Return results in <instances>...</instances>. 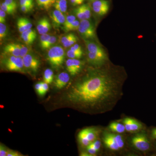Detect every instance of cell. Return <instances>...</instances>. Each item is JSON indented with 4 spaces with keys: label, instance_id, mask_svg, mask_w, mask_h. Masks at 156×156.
<instances>
[{
    "label": "cell",
    "instance_id": "6da1fadb",
    "mask_svg": "<svg viewBox=\"0 0 156 156\" xmlns=\"http://www.w3.org/2000/svg\"><path fill=\"white\" fill-rule=\"evenodd\" d=\"M102 66L90 71L74 84L66 95L69 101L82 108L102 111L114 106L122 95L124 79L117 69Z\"/></svg>",
    "mask_w": 156,
    "mask_h": 156
},
{
    "label": "cell",
    "instance_id": "7a4b0ae2",
    "mask_svg": "<svg viewBox=\"0 0 156 156\" xmlns=\"http://www.w3.org/2000/svg\"><path fill=\"white\" fill-rule=\"evenodd\" d=\"M65 58V52L63 48L60 46H54L49 49L47 59L50 65L55 69H58L62 66Z\"/></svg>",
    "mask_w": 156,
    "mask_h": 156
},
{
    "label": "cell",
    "instance_id": "3957f363",
    "mask_svg": "<svg viewBox=\"0 0 156 156\" xmlns=\"http://www.w3.org/2000/svg\"><path fill=\"white\" fill-rule=\"evenodd\" d=\"M103 141L105 146L112 151L119 150L125 145L122 136L119 134L105 132L104 134Z\"/></svg>",
    "mask_w": 156,
    "mask_h": 156
},
{
    "label": "cell",
    "instance_id": "277c9868",
    "mask_svg": "<svg viewBox=\"0 0 156 156\" xmlns=\"http://www.w3.org/2000/svg\"><path fill=\"white\" fill-rule=\"evenodd\" d=\"M5 67L10 71L24 73V67L23 58L20 56H7L3 60Z\"/></svg>",
    "mask_w": 156,
    "mask_h": 156
},
{
    "label": "cell",
    "instance_id": "5b68a950",
    "mask_svg": "<svg viewBox=\"0 0 156 156\" xmlns=\"http://www.w3.org/2000/svg\"><path fill=\"white\" fill-rule=\"evenodd\" d=\"M78 30L84 40H91L96 37L95 27L89 20H81Z\"/></svg>",
    "mask_w": 156,
    "mask_h": 156
},
{
    "label": "cell",
    "instance_id": "8992f818",
    "mask_svg": "<svg viewBox=\"0 0 156 156\" xmlns=\"http://www.w3.org/2000/svg\"><path fill=\"white\" fill-rule=\"evenodd\" d=\"M131 142L134 147L141 151H146L150 148V143L145 134H136L132 137Z\"/></svg>",
    "mask_w": 156,
    "mask_h": 156
},
{
    "label": "cell",
    "instance_id": "52a82bcc",
    "mask_svg": "<svg viewBox=\"0 0 156 156\" xmlns=\"http://www.w3.org/2000/svg\"><path fill=\"white\" fill-rule=\"evenodd\" d=\"M23 60L26 69L31 72H37L40 67L41 62L36 56L29 53L23 58Z\"/></svg>",
    "mask_w": 156,
    "mask_h": 156
},
{
    "label": "cell",
    "instance_id": "ba28073f",
    "mask_svg": "<svg viewBox=\"0 0 156 156\" xmlns=\"http://www.w3.org/2000/svg\"><path fill=\"white\" fill-rule=\"evenodd\" d=\"M92 7L95 14L99 16H103L108 13L110 4L107 0H94Z\"/></svg>",
    "mask_w": 156,
    "mask_h": 156
},
{
    "label": "cell",
    "instance_id": "9c48e42d",
    "mask_svg": "<svg viewBox=\"0 0 156 156\" xmlns=\"http://www.w3.org/2000/svg\"><path fill=\"white\" fill-rule=\"evenodd\" d=\"M84 63L83 62L76 58L68 59L66 62V69L71 76H75L80 72Z\"/></svg>",
    "mask_w": 156,
    "mask_h": 156
},
{
    "label": "cell",
    "instance_id": "30bf717a",
    "mask_svg": "<svg viewBox=\"0 0 156 156\" xmlns=\"http://www.w3.org/2000/svg\"><path fill=\"white\" fill-rule=\"evenodd\" d=\"M87 59L90 64L96 67L101 66L106 63L108 56H102L97 53L87 52Z\"/></svg>",
    "mask_w": 156,
    "mask_h": 156
},
{
    "label": "cell",
    "instance_id": "8fae6325",
    "mask_svg": "<svg viewBox=\"0 0 156 156\" xmlns=\"http://www.w3.org/2000/svg\"><path fill=\"white\" fill-rule=\"evenodd\" d=\"M50 17L52 25L55 28H58L63 26L66 17L63 13L56 9L52 11Z\"/></svg>",
    "mask_w": 156,
    "mask_h": 156
},
{
    "label": "cell",
    "instance_id": "7c38bea8",
    "mask_svg": "<svg viewBox=\"0 0 156 156\" xmlns=\"http://www.w3.org/2000/svg\"><path fill=\"white\" fill-rule=\"evenodd\" d=\"M123 123L125 125L126 131L128 132H136L142 128V125L140 122L131 118H126L124 119Z\"/></svg>",
    "mask_w": 156,
    "mask_h": 156
},
{
    "label": "cell",
    "instance_id": "4fadbf2b",
    "mask_svg": "<svg viewBox=\"0 0 156 156\" xmlns=\"http://www.w3.org/2000/svg\"><path fill=\"white\" fill-rule=\"evenodd\" d=\"M87 52L97 53L102 56H107L106 52L101 46L89 40H84Z\"/></svg>",
    "mask_w": 156,
    "mask_h": 156
},
{
    "label": "cell",
    "instance_id": "5bb4252c",
    "mask_svg": "<svg viewBox=\"0 0 156 156\" xmlns=\"http://www.w3.org/2000/svg\"><path fill=\"white\" fill-rule=\"evenodd\" d=\"M70 77L67 73L62 72L56 76L54 83L56 89H60L64 88L69 82Z\"/></svg>",
    "mask_w": 156,
    "mask_h": 156
},
{
    "label": "cell",
    "instance_id": "9a60e30c",
    "mask_svg": "<svg viewBox=\"0 0 156 156\" xmlns=\"http://www.w3.org/2000/svg\"><path fill=\"white\" fill-rule=\"evenodd\" d=\"M51 28L50 20L47 17H44L39 20L37 23V29L40 34H47Z\"/></svg>",
    "mask_w": 156,
    "mask_h": 156
},
{
    "label": "cell",
    "instance_id": "2e32d148",
    "mask_svg": "<svg viewBox=\"0 0 156 156\" xmlns=\"http://www.w3.org/2000/svg\"><path fill=\"white\" fill-rule=\"evenodd\" d=\"M3 53L7 56H20V51L17 43L7 44L3 48Z\"/></svg>",
    "mask_w": 156,
    "mask_h": 156
},
{
    "label": "cell",
    "instance_id": "e0dca14e",
    "mask_svg": "<svg viewBox=\"0 0 156 156\" xmlns=\"http://www.w3.org/2000/svg\"><path fill=\"white\" fill-rule=\"evenodd\" d=\"M17 25L18 31L20 33L27 30L31 29L32 24L30 20L26 17H20L17 19Z\"/></svg>",
    "mask_w": 156,
    "mask_h": 156
},
{
    "label": "cell",
    "instance_id": "ac0fdd59",
    "mask_svg": "<svg viewBox=\"0 0 156 156\" xmlns=\"http://www.w3.org/2000/svg\"><path fill=\"white\" fill-rule=\"evenodd\" d=\"M109 128L112 132L119 134L124 133L126 131V128L124 124L117 122H113L111 123L109 126Z\"/></svg>",
    "mask_w": 156,
    "mask_h": 156
},
{
    "label": "cell",
    "instance_id": "d6986e66",
    "mask_svg": "<svg viewBox=\"0 0 156 156\" xmlns=\"http://www.w3.org/2000/svg\"><path fill=\"white\" fill-rule=\"evenodd\" d=\"M78 138L80 144L83 147H87L91 144V142L89 141L87 137L85 129L81 130L79 132Z\"/></svg>",
    "mask_w": 156,
    "mask_h": 156
},
{
    "label": "cell",
    "instance_id": "ffe728a7",
    "mask_svg": "<svg viewBox=\"0 0 156 156\" xmlns=\"http://www.w3.org/2000/svg\"><path fill=\"white\" fill-rule=\"evenodd\" d=\"M56 0H36L37 5L41 9L49 10L55 4Z\"/></svg>",
    "mask_w": 156,
    "mask_h": 156
},
{
    "label": "cell",
    "instance_id": "44dd1931",
    "mask_svg": "<svg viewBox=\"0 0 156 156\" xmlns=\"http://www.w3.org/2000/svg\"><path fill=\"white\" fill-rule=\"evenodd\" d=\"M88 139L90 142L92 143L97 139L98 135V131L94 128H85Z\"/></svg>",
    "mask_w": 156,
    "mask_h": 156
},
{
    "label": "cell",
    "instance_id": "7402d4cb",
    "mask_svg": "<svg viewBox=\"0 0 156 156\" xmlns=\"http://www.w3.org/2000/svg\"><path fill=\"white\" fill-rule=\"evenodd\" d=\"M53 7L56 10L66 13L67 9V0H56Z\"/></svg>",
    "mask_w": 156,
    "mask_h": 156
},
{
    "label": "cell",
    "instance_id": "603a6c76",
    "mask_svg": "<svg viewBox=\"0 0 156 156\" xmlns=\"http://www.w3.org/2000/svg\"><path fill=\"white\" fill-rule=\"evenodd\" d=\"M54 79V73L53 70L50 69L45 70L44 75V82L48 84H51Z\"/></svg>",
    "mask_w": 156,
    "mask_h": 156
},
{
    "label": "cell",
    "instance_id": "cb8c5ba5",
    "mask_svg": "<svg viewBox=\"0 0 156 156\" xmlns=\"http://www.w3.org/2000/svg\"><path fill=\"white\" fill-rule=\"evenodd\" d=\"M51 36L48 34H42L40 37V46L43 50H44L45 47L48 44V41Z\"/></svg>",
    "mask_w": 156,
    "mask_h": 156
},
{
    "label": "cell",
    "instance_id": "d4e9b609",
    "mask_svg": "<svg viewBox=\"0 0 156 156\" xmlns=\"http://www.w3.org/2000/svg\"><path fill=\"white\" fill-rule=\"evenodd\" d=\"M80 22L79 20H76L74 21L70 24L67 27L63 29V30L66 32H69L71 31H74L78 30L79 28V25H80Z\"/></svg>",
    "mask_w": 156,
    "mask_h": 156
},
{
    "label": "cell",
    "instance_id": "484cf974",
    "mask_svg": "<svg viewBox=\"0 0 156 156\" xmlns=\"http://www.w3.org/2000/svg\"><path fill=\"white\" fill-rule=\"evenodd\" d=\"M73 13L76 17H77L80 20H82L86 19L85 14L81 5L77 7L76 9H75L73 10Z\"/></svg>",
    "mask_w": 156,
    "mask_h": 156
},
{
    "label": "cell",
    "instance_id": "4316f807",
    "mask_svg": "<svg viewBox=\"0 0 156 156\" xmlns=\"http://www.w3.org/2000/svg\"><path fill=\"white\" fill-rule=\"evenodd\" d=\"M17 45L20 51V56L22 58H23L24 56L30 52L31 49L27 46L18 43H17Z\"/></svg>",
    "mask_w": 156,
    "mask_h": 156
},
{
    "label": "cell",
    "instance_id": "83f0119b",
    "mask_svg": "<svg viewBox=\"0 0 156 156\" xmlns=\"http://www.w3.org/2000/svg\"><path fill=\"white\" fill-rule=\"evenodd\" d=\"M83 53H80V52H76L69 49L66 53L67 57L70 58H76L79 59L83 56Z\"/></svg>",
    "mask_w": 156,
    "mask_h": 156
},
{
    "label": "cell",
    "instance_id": "f1b7e54d",
    "mask_svg": "<svg viewBox=\"0 0 156 156\" xmlns=\"http://www.w3.org/2000/svg\"><path fill=\"white\" fill-rule=\"evenodd\" d=\"M1 9L3 11H5L7 14H14L16 10H14V9L11 7V6L7 5L4 2L1 4Z\"/></svg>",
    "mask_w": 156,
    "mask_h": 156
},
{
    "label": "cell",
    "instance_id": "f546056e",
    "mask_svg": "<svg viewBox=\"0 0 156 156\" xmlns=\"http://www.w3.org/2000/svg\"><path fill=\"white\" fill-rule=\"evenodd\" d=\"M8 34V29L7 26L4 23H0V40L1 41L7 36Z\"/></svg>",
    "mask_w": 156,
    "mask_h": 156
},
{
    "label": "cell",
    "instance_id": "4dcf8cb0",
    "mask_svg": "<svg viewBox=\"0 0 156 156\" xmlns=\"http://www.w3.org/2000/svg\"><path fill=\"white\" fill-rule=\"evenodd\" d=\"M81 6L83 11L86 19H90L91 17V9L90 6L88 4H83Z\"/></svg>",
    "mask_w": 156,
    "mask_h": 156
},
{
    "label": "cell",
    "instance_id": "1f68e13d",
    "mask_svg": "<svg viewBox=\"0 0 156 156\" xmlns=\"http://www.w3.org/2000/svg\"><path fill=\"white\" fill-rule=\"evenodd\" d=\"M78 39L77 37L74 34L67 42L63 44L62 45L64 48H69L71 46H72L73 45L75 44L77 42Z\"/></svg>",
    "mask_w": 156,
    "mask_h": 156
},
{
    "label": "cell",
    "instance_id": "d6a6232c",
    "mask_svg": "<svg viewBox=\"0 0 156 156\" xmlns=\"http://www.w3.org/2000/svg\"><path fill=\"white\" fill-rule=\"evenodd\" d=\"M76 20V16L73 15H68L66 17L65 21L63 26H62V29L66 28L70 24L72 23L74 21Z\"/></svg>",
    "mask_w": 156,
    "mask_h": 156
},
{
    "label": "cell",
    "instance_id": "836d02e7",
    "mask_svg": "<svg viewBox=\"0 0 156 156\" xmlns=\"http://www.w3.org/2000/svg\"><path fill=\"white\" fill-rule=\"evenodd\" d=\"M37 36L27 35L23 37L22 39L26 44L30 45L32 44L36 39Z\"/></svg>",
    "mask_w": 156,
    "mask_h": 156
},
{
    "label": "cell",
    "instance_id": "e575fe53",
    "mask_svg": "<svg viewBox=\"0 0 156 156\" xmlns=\"http://www.w3.org/2000/svg\"><path fill=\"white\" fill-rule=\"evenodd\" d=\"M57 38L56 37L54 36H51L49 41H48V44L45 47L44 50H48L50 48L54 46V44H56V41H57Z\"/></svg>",
    "mask_w": 156,
    "mask_h": 156
},
{
    "label": "cell",
    "instance_id": "d590c367",
    "mask_svg": "<svg viewBox=\"0 0 156 156\" xmlns=\"http://www.w3.org/2000/svg\"><path fill=\"white\" fill-rule=\"evenodd\" d=\"M43 82H39L37 83L35 86V89L37 93L40 96H43L44 93H43V85H42Z\"/></svg>",
    "mask_w": 156,
    "mask_h": 156
},
{
    "label": "cell",
    "instance_id": "8d00e7d4",
    "mask_svg": "<svg viewBox=\"0 0 156 156\" xmlns=\"http://www.w3.org/2000/svg\"><path fill=\"white\" fill-rule=\"evenodd\" d=\"M9 151V150H8L5 145L1 144L0 145V156H7Z\"/></svg>",
    "mask_w": 156,
    "mask_h": 156
},
{
    "label": "cell",
    "instance_id": "74e56055",
    "mask_svg": "<svg viewBox=\"0 0 156 156\" xmlns=\"http://www.w3.org/2000/svg\"><path fill=\"white\" fill-rule=\"evenodd\" d=\"M73 35V34H69L67 35H66L62 37L60 40H59L60 43H61L62 44H63L65 43L66 42H67Z\"/></svg>",
    "mask_w": 156,
    "mask_h": 156
},
{
    "label": "cell",
    "instance_id": "f35d334b",
    "mask_svg": "<svg viewBox=\"0 0 156 156\" xmlns=\"http://www.w3.org/2000/svg\"><path fill=\"white\" fill-rule=\"evenodd\" d=\"M91 145L95 149V150L98 152L100 150L101 146V142L99 140H95L93 142L91 143Z\"/></svg>",
    "mask_w": 156,
    "mask_h": 156
},
{
    "label": "cell",
    "instance_id": "ab89813d",
    "mask_svg": "<svg viewBox=\"0 0 156 156\" xmlns=\"http://www.w3.org/2000/svg\"><path fill=\"white\" fill-rule=\"evenodd\" d=\"M71 50L73 51H76V52H80V53H83V49L80 45L78 44H75L70 48Z\"/></svg>",
    "mask_w": 156,
    "mask_h": 156
},
{
    "label": "cell",
    "instance_id": "60d3db41",
    "mask_svg": "<svg viewBox=\"0 0 156 156\" xmlns=\"http://www.w3.org/2000/svg\"><path fill=\"white\" fill-rule=\"evenodd\" d=\"M5 2L7 5L11 6L14 10H16L17 8V3L14 0H5Z\"/></svg>",
    "mask_w": 156,
    "mask_h": 156
},
{
    "label": "cell",
    "instance_id": "b9f144b4",
    "mask_svg": "<svg viewBox=\"0 0 156 156\" xmlns=\"http://www.w3.org/2000/svg\"><path fill=\"white\" fill-rule=\"evenodd\" d=\"M87 149L88 152L92 155L95 154L98 152L97 151L95 150V149L91 145V144L87 147Z\"/></svg>",
    "mask_w": 156,
    "mask_h": 156
},
{
    "label": "cell",
    "instance_id": "7bdbcfd3",
    "mask_svg": "<svg viewBox=\"0 0 156 156\" xmlns=\"http://www.w3.org/2000/svg\"><path fill=\"white\" fill-rule=\"evenodd\" d=\"M6 13L1 9L0 10V23H5L6 21Z\"/></svg>",
    "mask_w": 156,
    "mask_h": 156
},
{
    "label": "cell",
    "instance_id": "ee69618b",
    "mask_svg": "<svg viewBox=\"0 0 156 156\" xmlns=\"http://www.w3.org/2000/svg\"><path fill=\"white\" fill-rule=\"evenodd\" d=\"M85 0H69L73 6L80 5L83 3Z\"/></svg>",
    "mask_w": 156,
    "mask_h": 156
},
{
    "label": "cell",
    "instance_id": "f6af8a7d",
    "mask_svg": "<svg viewBox=\"0 0 156 156\" xmlns=\"http://www.w3.org/2000/svg\"><path fill=\"white\" fill-rule=\"evenodd\" d=\"M20 6H28L32 9L34 8V5L30 4L27 0H20Z\"/></svg>",
    "mask_w": 156,
    "mask_h": 156
},
{
    "label": "cell",
    "instance_id": "bcb514c9",
    "mask_svg": "<svg viewBox=\"0 0 156 156\" xmlns=\"http://www.w3.org/2000/svg\"><path fill=\"white\" fill-rule=\"evenodd\" d=\"M20 9L21 11L25 13L29 12L32 9L30 7L26 6H20Z\"/></svg>",
    "mask_w": 156,
    "mask_h": 156
},
{
    "label": "cell",
    "instance_id": "7dc6e473",
    "mask_svg": "<svg viewBox=\"0 0 156 156\" xmlns=\"http://www.w3.org/2000/svg\"><path fill=\"white\" fill-rule=\"evenodd\" d=\"M8 156H22V155H20V154L17 151H9V152H8Z\"/></svg>",
    "mask_w": 156,
    "mask_h": 156
},
{
    "label": "cell",
    "instance_id": "c3c4849f",
    "mask_svg": "<svg viewBox=\"0 0 156 156\" xmlns=\"http://www.w3.org/2000/svg\"><path fill=\"white\" fill-rule=\"evenodd\" d=\"M42 85H43V93H44V95L49 90V86H48V83L44 82H43Z\"/></svg>",
    "mask_w": 156,
    "mask_h": 156
},
{
    "label": "cell",
    "instance_id": "681fc988",
    "mask_svg": "<svg viewBox=\"0 0 156 156\" xmlns=\"http://www.w3.org/2000/svg\"><path fill=\"white\" fill-rule=\"evenodd\" d=\"M152 136L154 139H156V128L153 129L151 132Z\"/></svg>",
    "mask_w": 156,
    "mask_h": 156
},
{
    "label": "cell",
    "instance_id": "f907efd6",
    "mask_svg": "<svg viewBox=\"0 0 156 156\" xmlns=\"http://www.w3.org/2000/svg\"><path fill=\"white\" fill-rule=\"evenodd\" d=\"M81 156H92V155L90 154L87 153L86 152H83L81 154Z\"/></svg>",
    "mask_w": 156,
    "mask_h": 156
},
{
    "label": "cell",
    "instance_id": "816d5d0a",
    "mask_svg": "<svg viewBox=\"0 0 156 156\" xmlns=\"http://www.w3.org/2000/svg\"><path fill=\"white\" fill-rule=\"evenodd\" d=\"M27 1L30 3V4H31L32 5H34V0H27Z\"/></svg>",
    "mask_w": 156,
    "mask_h": 156
}]
</instances>
